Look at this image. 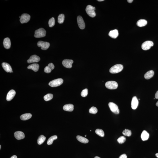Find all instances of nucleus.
Masks as SVG:
<instances>
[{
	"label": "nucleus",
	"instance_id": "nucleus-1",
	"mask_svg": "<svg viewBox=\"0 0 158 158\" xmlns=\"http://www.w3.org/2000/svg\"><path fill=\"white\" fill-rule=\"evenodd\" d=\"M123 68V66L121 64H117L113 66L110 69V73H116L122 71Z\"/></svg>",
	"mask_w": 158,
	"mask_h": 158
},
{
	"label": "nucleus",
	"instance_id": "nucleus-2",
	"mask_svg": "<svg viewBox=\"0 0 158 158\" xmlns=\"http://www.w3.org/2000/svg\"><path fill=\"white\" fill-rule=\"evenodd\" d=\"M95 7H93L90 5H88L87 6L86 8L85 11L87 14L89 16L92 18L96 16L95 10Z\"/></svg>",
	"mask_w": 158,
	"mask_h": 158
},
{
	"label": "nucleus",
	"instance_id": "nucleus-3",
	"mask_svg": "<svg viewBox=\"0 0 158 158\" xmlns=\"http://www.w3.org/2000/svg\"><path fill=\"white\" fill-rule=\"evenodd\" d=\"M46 34V30L43 28H41L35 30L34 36L35 38H38L44 37Z\"/></svg>",
	"mask_w": 158,
	"mask_h": 158
},
{
	"label": "nucleus",
	"instance_id": "nucleus-4",
	"mask_svg": "<svg viewBox=\"0 0 158 158\" xmlns=\"http://www.w3.org/2000/svg\"><path fill=\"white\" fill-rule=\"evenodd\" d=\"M63 79L59 78L51 81L49 83V85L51 87H56L62 85L63 84Z\"/></svg>",
	"mask_w": 158,
	"mask_h": 158
},
{
	"label": "nucleus",
	"instance_id": "nucleus-5",
	"mask_svg": "<svg viewBox=\"0 0 158 158\" xmlns=\"http://www.w3.org/2000/svg\"><path fill=\"white\" fill-rule=\"evenodd\" d=\"M105 86L108 89H117L118 86V84L117 82L114 81H110L105 83Z\"/></svg>",
	"mask_w": 158,
	"mask_h": 158
},
{
	"label": "nucleus",
	"instance_id": "nucleus-6",
	"mask_svg": "<svg viewBox=\"0 0 158 158\" xmlns=\"http://www.w3.org/2000/svg\"><path fill=\"white\" fill-rule=\"evenodd\" d=\"M110 110L116 114H118L120 113L118 107L116 104L112 102H110L108 104Z\"/></svg>",
	"mask_w": 158,
	"mask_h": 158
},
{
	"label": "nucleus",
	"instance_id": "nucleus-7",
	"mask_svg": "<svg viewBox=\"0 0 158 158\" xmlns=\"http://www.w3.org/2000/svg\"><path fill=\"white\" fill-rule=\"evenodd\" d=\"M154 43L151 41H146L142 44L141 47L143 50L144 51L150 49L151 47L154 46Z\"/></svg>",
	"mask_w": 158,
	"mask_h": 158
},
{
	"label": "nucleus",
	"instance_id": "nucleus-8",
	"mask_svg": "<svg viewBox=\"0 0 158 158\" xmlns=\"http://www.w3.org/2000/svg\"><path fill=\"white\" fill-rule=\"evenodd\" d=\"M38 46L41 47L42 50H46L49 48L50 46L49 43L42 41H39L37 43Z\"/></svg>",
	"mask_w": 158,
	"mask_h": 158
},
{
	"label": "nucleus",
	"instance_id": "nucleus-9",
	"mask_svg": "<svg viewBox=\"0 0 158 158\" xmlns=\"http://www.w3.org/2000/svg\"><path fill=\"white\" fill-rule=\"evenodd\" d=\"M30 16L27 13H24L21 16L20 21L21 24L28 22L30 20Z\"/></svg>",
	"mask_w": 158,
	"mask_h": 158
},
{
	"label": "nucleus",
	"instance_id": "nucleus-10",
	"mask_svg": "<svg viewBox=\"0 0 158 158\" xmlns=\"http://www.w3.org/2000/svg\"><path fill=\"white\" fill-rule=\"evenodd\" d=\"M77 21L78 26L81 29H84L85 27V24L82 17L81 16H78L77 18Z\"/></svg>",
	"mask_w": 158,
	"mask_h": 158
},
{
	"label": "nucleus",
	"instance_id": "nucleus-11",
	"mask_svg": "<svg viewBox=\"0 0 158 158\" xmlns=\"http://www.w3.org/2000/svg\"><path fill=\"white\" fill-rule=\"evenodd\" d=\"M73 62V60L66 59L63 60L62 62V64L64 67L68 68H71Z\"/></svg>",
	"mask_w": 158,
	"mask_h": 158
},
{
	"label": "nucleus",
	"instance_id": "nucleus-12",
	"mask_svg": "<svg viewBox=\"0 0 158 158\" xmlns=\"http://www.w3.org/2000/svg\"><path fill=\"white\" fill-rule=\"evenodd\" d=\"M40 57L36 55H34L30 57L29 59L27 61L28 63L38 62L40 61Z\"/></svg>",
	"mask_w": 158,
	"mask_h": 158
},
{
	"label": "nucleus",
	"instance_id": "nucleus-13",
	"mask_svg": "<svg viewBox=\"0 0 158 158\" xmlns=\"http://www.w3.org/2000/svg\"><path fill=\"white\" fill-rule=\"evenodd\" d=\"M2 66L3 69L7 73H13L12 67L8 63L3 62L2 64Z\"/></svg>",
	"mask_w": 158,
	"mask_h": 158
},
{
	"label": "nucleus",
	"instance_id": "nucleus-14",
	"mask_svg": "<svg viewBox=\"0 0 158 158\" xmlns=\"http://www.w3.org/2000/svg\"><path fill=\"white\" fill-rule=\"evenodd\" d=\"M138 101L137 97L134 96L132 98L131 102V107L133 110H135L137 107Z\"/></svg>",
	"mask_w": 158,
	"mask_h": 158
},
{
	"label": "nucleus",
	"instance_id": "nucleus-15",
	"mask_svg": "<svg viewBox=\"0 0 158 158\" xmlns=\"http://www.w3.org/2000/svg\"><path fill=\"white\" fill-rule=\"evenodd\" d=\"M16 93L14 90H11L7 94L6 100L7 101H10L13 99L15 96Z\"/></svg>",
	"mask_w": 158,
	"mask_h": 158
},
{
	"label": "nucleus",
	"instance_id": "nucleus-16",
	"mask_svg": "<svg viewBox=\"0 0 158 158\" xmlns=\"http://www.w3.org/2000/svg\"><path fill=\"white\" fill-rule=\"evenodd\" d=\"M14 137L16 139L20 140L24 139L25 138V134L23 132L21 131H17L14 133Z\"/></svg>",
	"mask_w": 158,
	"mask_h": 158
},
{
	"label": "nucleus",
	"instance_id": "nucleus-17",
	"mask_svg": "<svg viewBox=\"0 0 158 158\" xmlns=\"http://www.w3.org/2000/svg\"><path fill=\"white\" fill-rule=\"evenodd\" d=\"M3 44L5 48L8 49L10 48L11 43L10 39L8 38H6L4 40Z\"/></svg>",
	"mask_w": 158,
	"mask_h": 158
},
{
	"label": "nucleus",
	"instance_id": "nucleus-18",
	"mask_svg": "<svg viewBox=\"0 0 158 158\" xmlns=\"http://www.w3.org/2000/svg\"><path fill=\"white\" fill-rule=\"evenodd\" d=\"M118 35V31L117 29H115V30H111L109 33V36L110 37L114 39L117 38Z\"/></svg>",
	"mask_w": 158,
	"mask_h": 158
},
{
	"label": "nucleus",
	"instance_id": "nucleus-19",
	"mask_svg": "<svg viewBox=\"0 0 158 158\" xmlns=\"http://www.w3.org/2000/svg\"><path fill=\"white\" fill-rule=\"evenodd\" d=\"M39 66L38 64H33L28 66V69L32 70L35 72H37L38 71Z\"/></svg>",
	"mask_w": 158,
	"mask_h": 158
},
{
	"label": "nucleus",
	"instance_id": "nucleus-20",
	"mask_svg": "<svg viewBox=\"0 0 158 158\" xmlns=\"http://www.w3.org/2000/svg\"><path fill=\"white\" fill-rule=\"evenodd\" d=\"M64 111L68 112H72L74 109V106L72 104H68L64 105L63 107Z\"/></svg>",
	"mask_w": 158,
	"mask_h": 158
},
{
	"label": "nucleus",
	"instance_id": "nucleus-21",
	"mask_svg": "<svg viewBox=\"0 0 158 158\" xmlns=\"http://www.w3.org/2000/svg\"><path fill=\"white\" fill-rule=\"evenodd\" d=\"M149 134L146 131L144 130L143 131L141 135L142 140L145 141L148 140L149 138Z\"/></svg>",
	"mask_w": 158,
	"mask_h": 158
},
{
	"label": "nucleus",
	"instance_id": "nucleus-22",
	"mask_svg": "<svg viewBox=\"0 0 158 158\" xmlns=\"http://www.w3.org/2000/svg\"><path fill=\"white\" fill-rule=\"evenodd\" d=\"M147 24V21L145 19H141L138 21L137 22V25L139 27L145 26Z\"/></svg>",
	"mask_w": 158,
	"mask_h": 158
},
{
	"label": "nucleus",
	"instance_id": "nucleus-23",
	"mask_svg": "<svg viewBox=\"0 0 158 158\" xmlns=\"http://www.w3.org/2000/svg\"><path fill=\"white\" fill-rule=\"evenodd\" d=\"M154 72L151 70L147 72L144 75V78L146 79H149L152 77L154 75Z\"/></svg>",
	"mask_w": 158,
	"mask_h": 158
},
{
	"label": "nucleus",
	"instance_id": "nucleus-24",
	"mask_svg": "<svg viewBox=\"0 0 158 158\" xmlns=\"http://www.w3.org/2000/svg\"><path fill=\"white\" fill-rule=\"evenodd\" d=\"M32 115L30 113H26L20 116L21 119L22 120H26L31 118Z\"/></svg>",
	"mask_w": 158,
	"mask_h": 158
},
{
	"label": "nucleus",
	"instance_id": "nucleus-25",
	"mask_svg": "<svg viewBox=\"0 0 158 158\" xmlns=\"http://www.w3.org/2000/svg\"><path fill=\"white\" fill-rule=\"evenodd\" d=\"M77 139L79 141L84 144H86L89 142V141L86 138L84 137L80 136L78 135L77 137Z\"/></svg>",
	"mask_w": 158,
	"mask_h": 158
},
{
	"label": "nucleus",
	"instance_id": "nucleus-26",
	"mask_svg": "<svg viewBox=\"0 0 158 158\" xmlns=\"http://www.w3.org/2000/svg\"><path fill=\"white\" fill-rule=\"evenodd\" d=\"M46 139V137L44 136L41 135L39 137L38 139L37 142L38 144L40 145L43 144Z\"/></svg>",
	"mask_w": 158,
	"mask_h": 158
},
{
	"label": "nucleus",
	"instance_id": "nucleus-27",
	"mask_svg": "<svg viewBox=\"0 0 158 158\" xmlns=\"http://www.w3.org/2000/svg\"><path fill=\"white\" fill-rule=\"evenodd\" d=\"M57 137L56 135L52 136L49 138L47 141V144L48 145H51L52 144L54 141L57 139Z\"/></svg>",
	"mask_w": 158,
	"mask_h": 158
},
{
	"label": "nucleus",
	"instance_id": "nucleus-28",
	"mask_svg": "<svg viewBox=\"0 0 158 158\" xmlns=\"http://www.w3.org/2000/svg\"><path fill=\"white\" fill-rule=\"evenodd\" d=\"M64 15L63 14H61L59 15L58 18V22L60 24H62L64 22Z\"/></svg>",
	"mask_w": 158,
	"mask_h": 158
},
{
	"label": "nucleus",
	"instance_id": "nucleus-29",
	"mask_svg": "<svg viewBox=\"0 0 158 158\" xmlns=\"http://www.w3.org/2000/svg\"><path fill=\"white\" fill-rule=\"evenodd\" d=\"M95 133L101 137H104V136L105 133L103 130L102 129H97L95 131Z\"/></svg>",
	"mask_w": 158,
	"mask_h": 158
},
{
	"label": "nucleus",
	"instance_id": "nucleus-30",
	"mask_svg": "<svg viewBox=\"0 0 158 158\" xmlns=\"http://www.w3.org/2000/svg\"><path fill=\"white\" fill-rule=\"evenodd\" d=\"M53 98V95L52 94H48L45 95L44 97V99L45 101H49L52 99Z\"/></svg>",
	"mask_w": 158,
	"mask_h": 158
},
{
	"label": "nucleus",
	"instance_id": "nucleus-31",
	"mask_svg": "<svg viewBox=\"0 0 158 158\" xmlns=\"http://www.w3.org/2000/svg\"><path fill=\"white\" fill-rule=\"evenodd\" d=\"M122 133L124 135L128 137L132 135L131 131L128 129H125L122 132Z\"/></svg>",
	"mask_w": 158,
	"mask_h": 158
},
{
	"label": "nucleus",
	"instance_id": "nucleus-32",
	"mask_svg": "<svg viewBox=\"0 0 158 158\" xmlns=\"http://www.w3.org/2000/svg\"><path fill=\"white\" fill-rule=\"evenodd\" d=\"M48 24L50 27H52L55 25V20L54 18L52 17L50 19L49 21Z\"/></svg>",
	"mask_w": 158,
	"mask_h": 158
},
{
	"label": "nucleus",
	"instance_id": "nucleus-33",
	"mask_svg": "<svg viewBox=\"0 0 158 158\" xmlns=\"http://www.w3.org/2000/svg\"><path fill=\"white\" fill-rule=\"evenodd\" d=\"M98 111L97 109L94 107H92L89 110V113L94 114H96L98 112Z\"/></svg>",
	"mask_w": 158,
	"mask_h": 158
},
{
	"label": "nucleus",
	"instance_id": "nucleus-34",
	"mask_svg": "<svg viewBox=\"0 0 158 158\" xmlns=\"http://www.w3.org/2000/svg\"><path fill=\"white\" fill-rule=\"evenodd\" d=\"M126 141V138L124 136L120 137L117 140V141L120 144H123Z\"/></svg>",
	"mask_w": 158,
	"mask_h": 158
},
{
	"label": "nucleus",
	"instance_id": "nucleus-35",
	"mask_svg": "<svg viewBox=\"0 0 158 158\" xmlns=\"http://www.w3.org/2000/svg\"><path fill=\"white\" fill-rule=\"evenodd\" d=\"M88 90L87 89H85L83 90L81 93V95L83 97H85L88 94Z\"/></svg>",
	"mask_w": 158,
	"mask_h": 158
},
{
	"label": "nucleus",
	"instance_id": "nucleus-36",
	"mask_svg": "<svg viewBox=\"0 0 158 158\" xmlns=\"http://www.w3.org/2000/svg\"><path fill=\"white\" fill-rule=\"evenodd\" d=\"M51 68L48 67V66H46L44 68V71L45 73H51Z\"/></svg>",
	"mask_w": 158,
	"mask_h": 158
},
{
	"label": "nucleus",
	"instance_id": "nucleus-37",
	"mask_svg": "<svg viewBox=\"0 0 158 158\" xmlns=\"http://www.w3.org/2000/svg\"><path fill=\"white\" fill-rule=\"evenodd\" d=\"M48 67L51 68V70H53L55 68V66L52 63H50L48 64Z\"/></svg>",
	"mask_w": 158,
	"mask_h": 158
},
{
	"label": "nucleus",
	"instance_id": "nucleus-38",
	"mask_svg": "<svg viewBox=\"0 0 158 158\" xmlns=\"http://www.w3.org/2000/svg\"><path fill=\"white\" fill-rule=\"evenodd\" d=\"M119 158H127V155L125 154H124L120 156Z\"/></svg>",
	"mask_w": 158,
	"mask_h": 158
},
{
	"label": "nucleus",
	"instance_id": "nucleus-39",
	"mask_svg": "<svg viewBox=\"0 0 158 158\" xmlns=\"http://www.w3.org/2000/svg\"><path fill=\"white\" fill-rule=\"evenodd\" d=\"M155 98L158 99V90L155 94Z\"/></svg>",
	"mask_w": 158,
	"mask_h": 158
},
{
	"label": "nucleus",
	"instance_id": "nucleus-40",
	"mask_svg": "<svg viewBox=\"0 0 158 158\" xmlns=\"http://www.w3.org/2000/svg\"><path fill=\"white\" fill-rule=\"evenodd\" d=\"M127 2L129 3H132L133 2V0H127Z\"/></svg>",
	"mask_w": 158,
	"mask_h": 158
},
{
	"label": "nucleus",
	"instance_id": "nucleus-41",
	"mask_svg": "<svg viewBox=\"0 0 158 158\" xmlns=\"http://www.w3.org/2000/svg\"><path fill=\"white\" fill-rule=\"evenodd\" d=\"M10 158H17V157L16 155H14L12 156V157Z\"/></svg>",
	"mask_w": 158,
	"mask_h": 158
},
{
	"label": "nucleus",
	"instance_id": "nucleus-42",
	"mask_svg": "<svg viewBox=\"0 0 158 158\" xmlns=\"http://www.w3.org/2000/svg\"><path fill=\"white\" fill-rule=\"evenodd\" d=\"M155 156H156L158 158V153H157V154H155Z\"/></svg>",
	"mask_w": 158,
	"mask_h": 158
},
{
	"label": "nucleus",
	"instance_id": "nucleus-43",
	"mask_svg": "<svg viewBox=\"0 0 158 158\" xmlns=\"http://www.w3.org/2000/svg\"><path fill=\"white\" fill-rule=\"evenodd\" d=\"M104 1V0H98V1H99V2H102V1Z\"/></svg>",
	"mask_w": 158,
	"mask_h": 158
},
{
	"label": "nucleus",
	"instance_id": "nucleus-44",
	"mask_svg": "<svg viewBox=\"0 0 158 158\" xmlns=\"http://www.w3.org/2000/svg\"><path fill=\"white\" fill-rule=\"evenodd\" d=\"M156 105L158 107V101L157 102Z\"/></svg>",
	"mask_w": 158,
	"mask_h": 158
},
{
	"label": "nucleus",
	"instance_id": "nucleus-45",
	"mask_svg": "<svg viewBox=\"0 0 158 158\" xmlns=\"http://www.w3.org/2000/svg\"><path fill=\"white\" fill-rule=\"evenodd\" d=\"M94 158H101L99 157L96 156V157H95Z\"/></svg>",
	"mask_w": 158,
	"mask_h": 158
},
{
	"label": "nucleus",
	"instance_id": "nucleus-46",
	"mask_svg": "<svg viewBox=\"0 0 158 158\" xmlns=\"http://www.w3.org/2000/svg\"><path fill=\"white\" fill-rule=\"evenodd\" d=\"M1 149V145H0V149Z\"/></svg>",
	"mask_w": 158,
	"mask_h": 158
},
{
	"label": "nucleus",
	"instance_id": "nucleus-47",
	"mask_svg": "<svg viewBox=\"0 0 158 158\" xmlns=\"http://www.w3.org/2000/svg\"><path fill=\"white\" fill-rule=\"evenodd\" d=\"M86 137V135H85V137Z\"/></svg>",
	"mask_w": 158,
	"mask_h": 158
}]
</instances>
